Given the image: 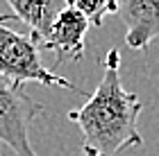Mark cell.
Listing matches in <instances>:
<instances>
[{
    "instance_id": "obj_6",
    "label": "cell",
    "mask_w": 159,
    "mask_h": 156,
    "mask_svg": "<svg viewBox=\"0 0 159 156\" xmlns=\"http://www.w3.org/2000/svg\"><path fill=\"white\" fill-rule=\"evenodd\" d=\"M9 5L11 18L23 20L30 27V36L43 48L50 30H52L55 20L59 14L68 7L66 0H5Z\"/></svg>"
},
{
    "instance_id": "obj_7",
    "label": "cell",
    "mask_w": 159,
    "mask_h": 156,
    "mask_svg": "<svg viewBox=\"0 0 159 156\" xmlns=\"http://www.w3.org/2000/svg\"><path fill=\"white\" fill-rule=\"evenodd\" d=\"M66 2L82 14L91 27H102L107 16L118 14V0H66Z\"/></svg>"
},
{
    "instance_id": "obj_2",
    "label": "cell",
    "mask_w": 159,
    "mask_h": 156,
    "mask_svg": "<svg viewBox=\"0 0 159 156\" xmlns=\"http://www.w3.org/2000/svg\"><path fill=\"white\" fill-rule=\"evenodd\" d=\"M11 14H0V77L9 84H41V86H59L73 93H82L73 82L52 73L41 61V45L30 34H18L7 27Z\"/></svg>"
},
{
    "instance_id": "obj_1",
    "label": "cell",
    "mask_w": 159,
    "mask_h": 156,
    "mask_svg": "<svg viewBox=\"0 0 159 156\" xmlns=\"http://www.w3.org/2000/svg\"><path fill=\"white\" fill-rule=\"evenodd\" d=\"M102 79L93 95L80 109L66 113L82 131L84 156H116L129 147H141L143 138L136 127L143 102L120 84V52L111 48L105 54Z\"/></svg>"
},
{
    "instance_id": "obj_3",
    "label": "cell",
    "mask_w": 159,
    "mask_h": 156,
    "mask_svg": "<svg viewBox=\"0 0 159 156\" xmlns=\"http://www.w3.org/2000/svg\"><path fill=\"white\" fill-rule=\"evenodd\" d=\"M41 113H46L41 102L32 100L23 86L0 77V145L16 156H37L30 143V124Z\"/></svg>"
},
{
    "instance_id": "obj_4",
    "label": "cell",
    "mask_w": 159,
    "mask_h": 156,
    "mask_svg": "<svg viewBox=\"0 0 159 156\" xmlns=\"http://www.w3.org/2000/svg\"><path fill=\"white\" fill-rule=\"evenodd\" d=\"M89 20L73 7H66L59 18L55 20L43 48H48L55 54V63L61 66L64 61H80L86 50V32H89Z\"/></svg>"
},
{
    "instance_id": "obj_5",
    "label": "cell",
    "mask_w": 159,
    "mask_h": 156,
    "mask_svg": "<svg viewBox=\"0 0 159 156\" xmlns=\"http://www.w3.org/2000/svg\"><path fill=\"white\" fill-rule=\"evenodd\" d=\"M118 14L127 27V48L148 50L159 36V0H118Z\"/></svg>"
}]
</instances>
